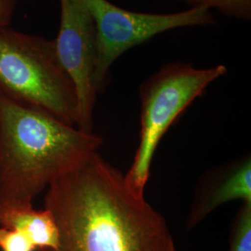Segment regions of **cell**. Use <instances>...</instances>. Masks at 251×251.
I'll return each instance as SVG.
<instances>
[{
  "label": "cell",
  "mask_w": 251,
  "mask_h": 251,
  "mask_svg": "<svg viewBox=\"0 0 251 251\" xmlns=\"http://www.w3.org/2000/svg\"><path fill=\"white\" fill-rule=\"evenodd\" d=\"M0 251H37L25 233L0 226Z\"/></svg>",
  "instance_id": "8fae6325"
},
{
  "label": "cell",
  "mask_w": 251,
  "mask_h": 251,
  "mask_svg": "<svg viewBox=\"0 0 251 251\" xmlns=\"http://www.w3.org/2000/svg\"><path fill=\"white\" fill-rule=\"evenodd\" d=\"M183 2L191 8L216 9L222 15L242 21L251 20V0H173Z\"/></svg>",
  "instance_id": "9c48e42d"
},
{
  "label": "cell",
  "mask_w": 251,
  "mask_h": 251,
  "mask_svg": "<svg viewBox=\"0 0 251 251\" xmlns=\"http://www.w3.org/2000/svg\"><path fill=\"white\" fill-rule=\"evenodd\" d=\"M44 207L59 246L39 251H176L165 218L99 152L50 183Z\"/></svg>",
  "instance_id": "6da1fadb"
},
{
  "label": "cell",
  "mask_w": 251,
  "mask_h": 251,
  "mask_svg": "<svg viewBox=\"0 0 251 251\" xmlns=\"http://www.w3.org/2000/svg\"><path fill=\"white\" fill-rule=\"evenodd\" d=\"M18 0H0V27L9 26L15 14Z\"/></svg>",
  "instance_id": "7c38bea8"
},
{
  "label": "cell",
  "mask_w": 251,
  "mask_h": 251,
  "mask_svg": "<svg viewBox=\"0 0 251 251\" xmlns=\"http://www.w3.org/2000/svg\"><path fill=\"white\" fill-rule=\"evenodd\" d=\"M82 2L89 9L96 29L94 86L97 93L104 90L112 65L132 48L168 31L216 23L211 10L204 8H189L174 13H145L123 9L109 0Z\"/></svg>",
  "instance_id": "5b68a950"
},
{
  "label": "cell",
  "mask_w": 251,
  "mask_h": 251,
  "mask_svg": "<svg viewBox=\"0 0 251 251\" xmlns=\"http://www.w3.org/2000/svg\"><path fill=\"white\" fill-rule=\"evenodd\" d=\"M101 144L93 132L0 92V207L32 206L55 179L99 152Z\"/></svg>",
  "instance_id": "7a4b0ae2"
},
{
  "label": "cell",
  "mask_w": 251,
  "mask_h": 251,
  "mask_svg": "<svg viewBox=\"0 0 251 251\" xmlns=\"http://www.w3.org/2000/svg\"><path fill=\"white\" fill-rule=\"evenodd\" d=\"M61 19L56 39V52L72 81L77 99L76 126L93 132V111L97 99L94 72L97 38L94 21L82 0H60Z\"/></svg>",
  "instance_id": "8992f818"
},
{
  "label": "cell",
  "mask_w": 251,
  "mask_h": 251,
  "mask_svg": "<svg viewBox=\"0 0 251 251\" xmlns=\"http://www.w3.org/2000/svg\"><path fill=\"white\" fill-rule=\"evenodd\" d=\"M0 226L25 233L37 251H55L59 246V230L51 212L32 206L0 207Z\"/></svg>",
  "instance_id": "ba28073f"
},
{
  "label": "cell",
  "mask_w": 251,
  "mask_h": 251,
  "mask_svg": "<svg viewBox=\"0 0 251 251\" xmlns=\"http://www.w3.org/2000/svg\"><path fill=\"white\" fill-rule=\"evenodd\" d=\"M229 251H251V202L242 203L233 219Z\"/></svg>",
  "instance_id": "30bf717a"
},
{
  "label": "cell",
  "mask_w": 251,
  "mask_h": 251,
  "mask_svg": "<svg viewBox=\"0 0 251 251\" xmlns=\"http://www.w3.org/2000/svg\"><path fill=\"white\" fill-rule=\"evenodd\" d=\"M233 200L251 202V155L215 167L202 176L190 206L186 228H195L216 208Z\"/></svg>",
  "instance_id": "52a82bcc"
},
{
  "label": "cell",
  "mask_w": 251,
  "mask_h": 251,
  "mask_svg": "<svg viewBox=\"0 0 251 251\" xmlns=\"http://www.w3.org/2000/svg\"><path fill=\"white\" fill-rule=\"evenodd\" d=\"M0 92L76 126L75 90L53 40L0 27Z\"/></svg>",
  "instance_id": "3957f363"
},
{
  "label": "cell",
  "mask_w": 251,
  "mask_h": 251,
  "mask_svg": "<svg viewBox=\"0 0 251 251\" xmlns=\"http://www.w3.org/2000/svg\"><path fill=\"white\" fill-rule=\"evenodd\" d=\"M226 74L224 64L196 68L191 63L176 62L165 64L143 82L140 87V141L125 174L126 184L136 194L144 196L153 155L162 137L212 82Z\"/></svg>",
  "instance_id": "277c9868"
}]
</instances>
